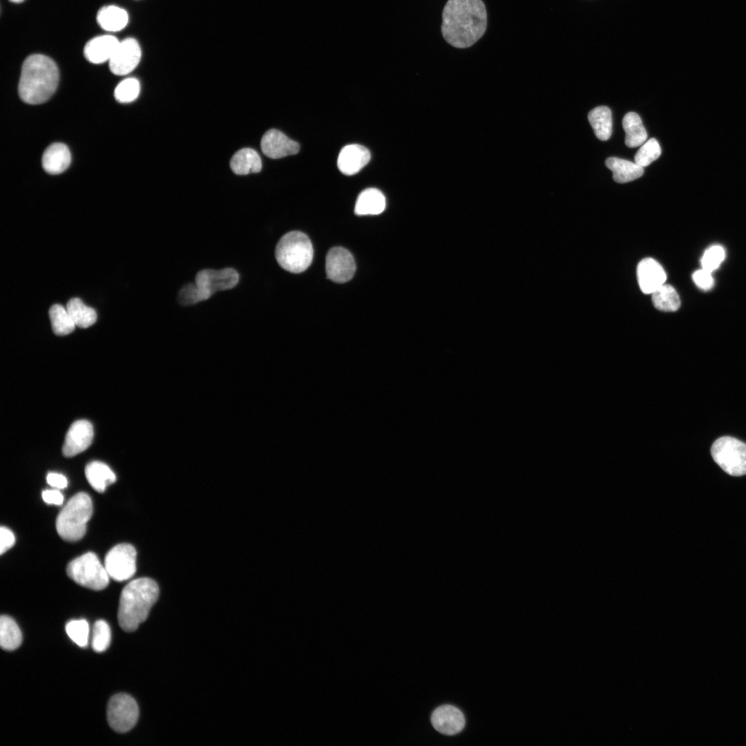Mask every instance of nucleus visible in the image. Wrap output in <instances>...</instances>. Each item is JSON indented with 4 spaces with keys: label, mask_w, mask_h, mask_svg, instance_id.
<instances>
[{
    "label": "nucleus",
    "mask_w": 746,
    "mask_h": 746,
    "mask_svg": "<svg viewBox=\"0 0 746 746\" xmlns=\"http://www.w3.org/2000/svg\"><path fill=\"white\" fill-rule=\"evenodd\" d=\"M487 12L482 0H448L442 12L441 30L446 41L467 48L484 35Z\"/></svg>",
    "instance_id": "f257e3e1"
},
{
    "label": "nucleus",
    "mask_w": 746,
    "mask_h": 746,
    "mask_svg": "<svg viewBox=\"0 0 746 746\" xmlns=\"http://www.w3.org/2000/svg\"><path fill=\"white\" fill-rule=\"evenodd\" d=\"M59 70L50 57L40 54L28 57L23 63L18 91L21 99L29 104L46 102L59 83Z\"/></svg>",
    "instance_id": "f03ea898"
},
{
    "label": "nucleus",
    "mask_w": 746,
    "mask_h": 746,
    "mask_svg": "<svg viewBox=\"0 0 746 746\" xmlns=\"http://www.w3.org/2000/svg\"><path fill=\"white\" fill-rule=\"evenodd\" d=\"M159 587L155 580L140 577L128 582L119 598L117 618L125 631H135L144 622L158 599Z\"/></svg>",
    "instance_id": "7ed1b4c3"
},
{
    "label": "nucleus",
    "mask_w": 746,
    "mask_h": 746,
    "mask_svg": "<svg viewBox=\"0 0 746 746\" xmlns=\"http://www.w3.org/2000/svg\"><path fill=\"white\" fill-rule=\"evenodd\" d=\"M93 515V503L84 492L73 495L60 510L56 520L59 537L65 541L81 539L86 531V524Z\"/></svg>",
    "instance_id": "20e7f679"
},
{
    "label": "nucleus",
    "mask_w": 746,
    "mask_h": 746,
    "mask_svg": "<svg viewBox=\"0 0 746 746\" xmlns=\"http://www.w3.org/2000/svg\"><path fill=\"white\" fill-rule=\"evenodd\" d=\"M313 256L314 249L309 238L298 231L285 233L279 240L275 250L278 265L294 274L305 271L311 265Z\"/></svg>",
    "instance_id": "39448f33"
},
{
    "label": "nucleus",
    "mask_w": 746,
    "mask_h": 746,
    "mask_svg": "<svg viewBox=\"0 0 746 746\" xmlns=\"http://www.w3.org/2000/svg\"><path fill=\"white\" fill-rule=\"evenodd\" d=\"M68 577L77 584L95 591L105 589L109 584V575L93 552H88L70 561L66 566Z\"/></svg>",
    "instance_id": "423d86ee"
},
{
    "label": "nucleus",
    "mask_w": 746,
    "mask_h": 746,
    "mask_svg": "<svg viewBox=\"0 0 746 746\" xmlns=\"http://www.w3.org/2000/svg\"><path fill=\"white\" fill-rule=\"evenodd\" d=\"M714 461L731 476L746 475V443L729 436L716 439L711 446Z\"/></svg>",
    "instance_id": "0eeeda50"
},
{
    "label": "nucleus",
    "mask_w": 746,
    "mask_h": 746,
    "mask_svg": "<svg viewBox=\"0 0 746 746\" xmlns=\"http://www.w3.org/2000/svg\"><path fill=\"white\" fill-rule=\"evenodd\" d=\"M139 708L136 701L126 694H118L109 700L107 707V720L115 731L124 733L137 723Z\"/></svg>",
    "instance_id": "6e6552de"
},
{
    "label": "nucleus",
    "mask_w": 746,
    "mask_h": 746,
    "mask_svg": "<svg viewBox=\"0 0 746 746\" xmlns=\"http://www.w3.org/2000/svg\"><path fill=\"white\" fill-rule=\"evenodd\" d=\"M104 565L113 580H127L136 571V550L130 544H119L106 553Z\"/></svg>",
    "instance_id": "1a4fd4ad"
},
{
    "label": "nucleus",
    "mask_w": 746,
    "mask_h": 746,
    "mask_svg": "<svg viewBox=\"0 0 746 746\" xmlns=\"http://www.w3.org/2000/svg\"><path fill=\"white\" fill-rule=\"evenodd\" d=\"M239 274L233 268L220 270L202 269L195 275V284L205 300L214 293L233 288L239 281Z\"/></svg>",
    "instance_id": "9d476101"
},
{
    "label": "nucleus",
    "mask_w": 746,
    "mask_h": 746,
    "mask_svg": "<svg viewBox=\"0 0 746 746\" xmlns=\"http://www.w3.org/2000/svg\"><path fill=\"white\" fill-rule=\"evenodd\" d=\"M327 276L331 280L343 283L350 280L356 271V264L352 254L341 247L332 248L325 260Z\"/></svg>",
    "instance_id": "9b49d317"
},
{
    "label": "nucleus",
    "mask_w": 746,
    "mask_h": 746,
    "mask_svg": "<svg viewBox=\"0 0 746 746\" xmlns=\"http://www.w3.org/2000/svg\"><path fill=\"white\" fill-rule=\"evenodd\" d=\"M141 48L133 38L119 42L110 58L109 68L117 75H125L133 71L141 59Z\"/></svg>",
    "instance_id": "f8f14e48"
},
{
    "label": "nucleus",
    "mask_w": 746,
    "mask_h": 746,
    "mask_svg": "<svg viewBox=\"0 0 746 746\" xmlns=\"http://www.w3.org/2000/svg\"><path fill=\"white\" fill-rule=\"evenodd\" d=\"M93 438L92 424L86 420H78L69 428L62 447V453L71 457L84 451L91 444Z\"/></svg>",
    "instance_id": "ddd939ff"
},
{
    "label": "nucleus",
    "mask_w": 746,
    "mask_h": 746,
    "mask_svg": "<svg viewBox=\"0 0 746 746\" xmlns=\"http://www.w3.org/2000/svg\"><path fill=\"white\" fill-rule=\"evenodd\" d=\"M262 153L272 159L294 155L299 151V144L276 129L267 131L260 142Z\"/></svg>",
    "instance_id": "4468645a"
},
{
    "label": "nucleus",
    "mask_w": 746,
    "mask_h": 746,
    "mask_svg": "<svg viewBox=\"0 0 746 746\" xmlns=\"http://www.w3.org/2000/svg\"><path fill=\"white\" fill-rule=\"evenodd\" d=\"M431 723L437 731L446 735H455L463 729L465 718L458 708L445 705L434 710Z\"/></svg>",
    "instance_id": "2eb2a0df"
},
{
    "label": "nucleus",
    "mask_w": 746,
    "mask_h": 746,
    "mask_svg": "<svg viewBox=\"0 0 746 746\" xmlns=\"http://www.w3.org/2000/svg\"><path fill=\"white\" fill-rule=\"evenodd\" d=\"M637 278L640 290L649 294L665 283L667 275L658 262L652 258H645L638 265Z\"/></svg>",
    "instance_id": "dca6fc26"
},
{
    "label": "nucleus",
    "mask_w": 746,
    "mask_h": 746,
    "mask_svg": "<svg viewBox=\"0 0 746 746\" xmlns=\"http://www.w3.org/2000/svg\"><path fill=\"white\" fill-rule=\"evenodd\" d=\"M370 160V153L367 148L356 144H349L341 150L337 165L342 173L352 175L360 171Z\"/></svg>",
    "instance_id": "f3484780"
},
{
    "label": "nucleus",
    "mask_w": 746,
    "mask_h": 746,
    "mask_svg": "<svg viewBox=\"0 0 746 746\" xmlns=\"http://www.w3.org/2000/svg\"><path fill=\"white\" fill-rule=\"evenodd\" d=\"M119 43L115 37L109 35L94 37L85 45L84 56L93 64L109 61Z\"/></svg>",
    "instance_id": "a211bd4d"
},
{
    "label": "nucleus",
    "mask_w": 746,
    "mask_h": 746,
    "mask_svg": "<svg viewBox=\"0 0 746 746\" xmlns=\"http://www.w3.org/2000/svg\"><path fill=\"white\" fill-rule=\"evenodd\" d=\"M71 161L68 148L62 143L49 146L42 156V166L48 173L55 175L64 172Z\"/></svg>",
    "instance_id": "6ab92c4d"
},
{
    "label": "nucleus",
    "mask_w": 746,
    "mask_h": 746,
    "mask_svg": "<svg viewBox=\"0 0 746 746\" xmlns=\"http://www.w3.org/2000/svg\"><path fill=\"white\" fill-rule=\"evenodd\" d=\"M385 208V198L377 189L368 188L363 191L356 201L354 212L358 216L377 215Z\"/></svg>",
    "instance_id": "aec40b11"
},
{
    "label": "nucleus",
    "mask_w": 746,
    "mask_h": 746,
    "mask_svg": "<svg viewBox=\"0 0 746 746\" xmlns=\"http://www.w3.org/2000/svg\"><path fill=\"white\" fill-rule=\"evenodd\" d=\"M85 475L91 487L98 492H103L107 486L113 484L116 476L104 463L95 461L85 468Z\"/></svg>",
    "instance_id": "412c9836"
},
{
    "label": "nucleus",
    "mask_w": 746,
    "mask_h": 746,
    "mask_svg": "<svg viewBox=\"0 0 746 746\" xmlns=\"http://www.w3.org/2000/svg\"><path fill=\"white\" fill-rule=\"evenodd\" d=\"M230 166L237 175L258 173L262 169L259 154L254 149L245 148L238 151L231 157Z\"/></svg>",
    "instance_id": "4be33fe9"
},
{
    "label": "nucleus",
    "mask_w": 746,
    "mask_h": 746,
    "mask_svg": "<svg viewBox=\"0 0 746 746\" xmlns=\"http://www.w3.org/2000/svg\"><path fill=\"white\" fill-rule=\"evenodd\" d=\"M605 165L613 173V179L618 183H625L641 177L643 167L631 161L611 157L606 160Z\"/></svg>",
    "instance_id": "5701e85b"
},
{
    "label": "nucleus",
    "mask_w": 746,
    "mask_h": 746,
    "mask_svg": "<svg viewBox=\"0 0 746 746\" xmlns=\"http://www.w3.org/2000/svg\"><path fill=\"white\" fill-rule=\"evenodd\" d=\"M97 21L104 30L117 32L127 25L128 16L125 10L115 6H108L98 11Z\"/></svg>",
    "instance_id": "b1692460"
},
{
    "label": "nucleus",
    "mask_w": 746,
    "mask_h": 746,
    "mask_svg": "<svg viewBox=\"0 0 746 746\" xmlns=\"http://www.w3.org/2000/svg\"><path fill=\"white\" fill-rule=\"evenodd\" d=\"M588 119L595 136L600 140H609L612 133V114L606 106H597L588 114Z\"/></svg>",
    "instance_id": "393cba45"
},
{
    "label": "nucleus",
    "mask_w": 746,
    "mask_h": 746,
    "mask_svg": "<svg viewBox=\"0 0 746 746\" xmlns=\"http://www.w3.org/2000/svg\"><path fill=\"white\" fill-rule=\"evenodd\" d=\"M622 126L625 131V144L634 148L642 144L647 138V133L640 116L634 113H627L623 117Z\"/></svg>",
    "instance_id": "a878e982"
},
{
    "label": "nucleus",
    "mask_w": 746,
    "mask_h": 746,
    "mask_svg": "<svg viewBox=\"0 0 746 746\" xmlns=\"http://www.w3.org/2000/svg\"><path fill=\"white\" fill-rule=\"evenodd\" d=\"M22 634L15 621L8 615L0 618V645L6 651L17 649L21 644Z\"/></svg>",
    "instance_id": "bb28decb"
},
{
    "label": "nucleus",
    "mask_w": 746,
    "mask_h": 746,
    "mask_svg": "<svg viewBox=\"0 0 746 746\" xmlns=\"http://www.w3.org/2000/svg\"><path fill=\"white\" fill-rule=\"evenodd\" d=\"M653 306L658 310L665 312H675L680 307V296L675 288L668 284H664L651 294Z\"/></svg>",
    "instance_id": "cd10ccee"
},
{
    "label": "nucleus",
    "mask_w": 746,
    "mask_h": 746,
    "mask_svg": "<svg viewBox=\"0 0 746 746\" xmlns=\"http://www.w3.org/2000/svg\"><path fill=\"white\" fill-rule=\"evenodd\" d=\"M66 309L70 315L76 326L81 328H86L93 325L97 320L95 310L84 304L79 298H73L68 300Z\"/></svg>",
    "instance_id": "c85d7f7f"
},
{
    "label": "nucleus",
    "mask_w": 746,
    "mask_h": 746,
    "mask_svg": "<svg viewBox=\"0 0 746 746\" xmlns=\"http://www.w3.org/2000/svg\"><path fill=\"white\" fill-rule=\"evenodd\" d=\"M48 313L55 334L65 336L73 332L76 325L67 309L59 304H55L50 308Z\"/></svg>",
    "instance_id": "c756f323"
},
{
    "label": "nucleus",
    "mask_w": 746,
    "mask_h": 746,
    "mask_svg": "<svg viewBox=\"0 0 746 746\" xmlns=\"http://www.w3.org/2000/svg\"><path fill=\"white\" fill-rule=\"evenodd\" d=\"M111 632L108 623L103 620H97L93 627L92 647L96 652L106 651L110 645Z\"/></svg>",
    "instance_id": "7c9ffc66"
},
{
    "label": "nucleus",
    "mask_w": 746,
    "mask_h": 746,
    "mask_svg": "<svg viewBox=\"0 0 746 746\" xmlns=\"http://www.w3.org/2000/svg\"><path fill=\"white\" fill-rule=\"evenodd\" d=\"M66 631L68 637L79 647H86L89 638V625L86 620H74L66 625Z\"/></svg>",
    "instance_id": "2f4dec72"
},
{
    "label": "nucleus",
    "mask_w": 746,
    "mask_h": 746,
    "mask_svg": "<svg viewBox=\"0 0 746 746\" xmlns=\"http://www.w3.org/2000/svg\"><path fill=\"white\" fill-rule=\"evenodd\" d=\"M140 84L135 78H126L122 80L115 88L114 95L120 103H128L135 100L139 95Z\"/></svg>",
    "instance_id": "473e14b6"
},
{
    "label": "nucleus",
    "mask_w": 746,
    "mask_h": 746,
    "mask_svg": "<svg viewBox=\"0 0 746 746\" xmlns=\"http://www.w3.org/2000/svg\"><path fill=\"white\" fill-rule=\"evenodd\" d=\"M661 154L659 143L655 138L649 139L641 146L635 155V163L644 167L658 159Z\"/></svg>",
    "instance_id": "72a5a7b5"
},
{
    "label": "nucleus",
    "mask_w": 746,
    "mask_h": 746,
    "mask_svg": "<svg viewBox=\"0 0 746 746\" xmlns=\"http://www.w3.org/2000/svg\"><path fill=\"white\" fill-rule=\"evenodd\" d=\"M725 257V252L721 246H712L705 251L702 257V267L708 271L712 272L720 265Z\"/></svg>",
    "instance_id": "f704fd0d"
},
{
    "label": "nucleus",
    "mask_w": 746,
    "mask_h": 746,
    "mask_svg": "<svg viewBox=\"0 0 746 746\" xmlns=\"http://www.w3.org/2000/svg\"><path fill=\"white\" fill-rule=\"evenodd\" d=\"M178 302L182 305H191L205 300L203 295L195 283L184 285L178 295Z\"/></svg>",
    "instance_id": "c9c22d12"
},
{
    "label": "nucleus",
    "mask_w": 746,
    "mask_h": 746,
    "mask_svg": "<svg viewBox=\"0 0 746 746\" xmlns=\"http://www.w3.org/2000/svg\"><path fill=\"white\" fill-rule=\"evenodd\" d=\"M692 278L695 284L699 288L705 291L710 289L714 285V278L711 276V272L702 268L696 271L692 275Z\"/></svg>",
    "instance_id": "e433bc0d"
},
{
    "label": "nucleus",
    "mask_w": 746,
    "mask_h": 746,
    "mask_svg": "<svg viewBox=\"0 0 746 746\" xmlns=\"http://www.w3.org/2000/svg\"><path fill=\"white\" fill-rule=\"evenodd\" d=\"M0 553L2 555L15 544V537L10 529L2 526L0 528Z\"/></svg>",
    "instance_id": "4c0bfd02"
},
{
    "label": "nucleus",
    "mask_w": 746,
    "mask_h": 746,
    "mask_svg": "<svg viewBox=\"0 0 746 746\" xmlns=\"http://www.w3.org/2000/svg\"><path fill=\"white\" fill-rule=\"evenodd\" d=\"M42 499L48 504L59 506L64 501V496L57 489L45 490L42 492Z\"/></svg>",
    "instance_id": "58836bf2"
},
{
    "label": "nucleus",
    "mask_w": 746,
    "mask_h": 746,
    "mask_svg": "<svg viewBox=\"0 0 746 746\" xmlns=\"http://www.w3.org/2000/svg\"><path fill=\"white\" fill-rule=\"evenodd\" d=\"M46 481L50 486L57 489H64L68 486L66 477L57 472H49L47 475Z\"/></svg>",
    "instance_id": "ea45409f"
},
{
    "label": "nucleus",
    "mask_w": 746,
    "mask_h": 746,
    "mask_svg": "<svg viewBox=\"0 0 746 746\" xmlns=\"http://www.w3.org/2000/svg\"><path fill=\"white\" fill-rule=\"evenodd\" d=\"M9 1H12L13 3H21V2L23 1L24 0H9Z\"/></svg>",
    "instance_id": "a19ab883"
}]
</instances>
